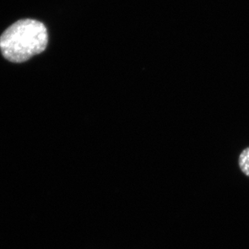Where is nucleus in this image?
Instances as JSON below:
<instances>
[{"mask_svg": "<svg viewBox=\"0 0 249 249\" xmlns=\"http://www.w3.org/2000/svg\"><path fill=\"white\" fill-rule=\"evenodd\" d=\"M48 41L47 28L44 24L35 19H21L0 36V50L8 61L22 63L45 51Z\"/></svg>", "mask_w": 249, "mask_h": 249, "instance_id": "1", "label": "nucleus"}, {"mask_svg": "<svg viewBox=\"0 0 249 249\" xmlns=\"http://www.w3.org/2000/svg\"><path fill=\"white\" fill-rule=\"evenodd\" d=\"M238 163L243 174L249 178V147L240 153Z\"/></svg>", "mask_w": 249, "mask_h": 249, "instance_id": "2", "label": "nucleus"}]
</instances>
